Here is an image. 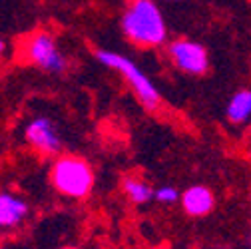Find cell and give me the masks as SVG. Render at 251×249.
Returning <instances> with one entry per match:
<instances>
[{
	"label": "cell",
	"mask_w": 251,
	"mask_h": 249,
	"mask_svg": "<svg viewBox=\"0 0 251 249\" xmlns=\"http://www.w3.org/2000/svg\"><path fill=\"white\" fill-rule=\"evenodd\" d=\"M168 54L174 62V66H177L181 72L185 74H205L207 66H209V58H207V50L192 40H176L168 46Z\"/></svg>",
	"instance_id": "cell-5"
},
{
	"label": "cell",
	"mask_w": 251,
	"mask_h": 249,
	"mask_svg": "<svg viewBox=\"0 0 251 249\" xmlns=\"http://www.w3.org/2000/svg\"><path fill=\"white\" fill-rule=\"evenodd\" d=\"M24 56L30 64H34L50 74H62L68 70L66 56L60 52L54 36L46 32V30H38V32L30 34L24 40Z\"/></svg>",
	"instance_id": "cell-4"
},
{
	"label": "cell",
	"mask_w": 251,
	"mask_h": 249,
	"mask_svg": "<svg viewBox=\"0 0 251 249\" xmlns=\"http://www.w3.org/2000/svg\"><path fill=\"white\" fill-rule=\"evenodd\" d=\"M50 179L54 188L62 194L74 199H82L92 192L94 174L88 162L76 155H62L52 166Z\"/></svg>",
	"instance_id": "cell-3"
},
{
	"label": "cell",
	"mask_w": 251,
	"mask_h": 249,
	"mask_svg": "<svg viewBox=\"0 0 251 249\" xmlns=\"http://www.w3.org/2000/svg\"><path fill=\"white\" fill-rule=\"evenodd\" d=\"M24 136H26V142L40 155H54L62 148V140H60L56 124L46 116H38L34 120H30L24 130Z\"/></svg>",
	"instance_id": "cell-6"
},
{
	"label": "cell",
	"mask_w": 251,
	"mask_h": 249,
	"mask_svg": "<svg viewBox=\"0 0 251 249\" xmlns=\"http://www.w3.org/2000/svg\"><path fill=\"white\" fill-rule=\"evenodd\" d=\"M28 211L30 207L20 196L8 194V192L0 194V227L6 229V227L20 225L26 220Z\"/></svg>",
	"instance_id": "cell-7"
},
{
	"label": "cell",
	"mask_w": 251,
	"mask_h": 249,
	"mask_svg": "<svg viewBox=\"0 0 251 249\" xmlns=\"http://www.w3.org/2000/svg\"><path fill=\"white\" fill-rule=\"evenodd\" d=\"M122 30L130 42L142 48H155L166 42L168 28L153 0H128L122 14Z\"/></svg>",
	"instance_id": "cell-1"
},
{
	"label": "cell",
	"mask_w": 251,
	"mask_h": 249,
	"mask_svg": "<svg viewBox=\"0 0 251 249\" xmlns=\"http://www.w3.org/2000/svg\"><path fill=\"white\" fill-rule=\"evenodd\" d=\"M96 58L104 66H108L124 76V80L132 86L134 94L144 104V108H148L151 112L160 108L162 96H160L158 88L153 86V82L144 74V70H140L130 58H126L118 52H110V50H96Z\"/></svg>",
	"instance_id": "cell-2"
},
{
	"label": "cell",
	"mask_w": 251,
	"mask_h": 249,
	"mask_svg": "<svg viewBox=\"0 0 251 249\" xmlns=\"http://www.w3.org/2000/svg\"><path fill=\"white\" fill-rule=\"evenodd\" d=\"M251 116V92L239 90L237 94L229 100L227 106V118L233 124H247Z\"/></svg>",
	"instance_id": "cell-9"
},
{
	"label": "cell",
	"mask_w": 251,
	"mask_h": 249,
	"mask_svg": "<svg viewBox=\"0 0 251 249\" xmlns=\"http://www.w3.org/2000/svg\"><path fill=\"white\" fill-rule=\"evenodd\" d=\"M4 50H6V44L0 40V58H2V54H4Z\"/></svg>",
	"instance_id": "cell-12"
},
{
	"label": "cell",
	"mask_w": 251,
	"mask_h": 249,
	"mask_svg": "<svg viewBox=\"0 0 251 249\" xmlns=\"http://www.w3.org/2000/svg\"><path fill=\"white\" fill-rule=\"evenodd\" d=\"M124 194L128 196L130 201L134 203H148L153 199V188L144 181V179H138V177H124Z\"/></svg>",
	"instance_id": "cell-10"
},
{
	"label": "cell",
	"mask_w": 251,
	"mask_h": 249,
	"mask_svg": "<svg viewBox=\"0 0 251 249\" xmlns=\"http://www.w3.org/2000/svg\"><path fill=\"white\" fill-rule=\"evenodd\" d=\"M179 199H181L185 213L194 215V217L207 215L213 209V194H211V190L203 188V185H194V188L185 190L179 196Z\"/></svg>",
	"instance_id": "cell-8"
},
{
	"label": "cell",
	"mask_w": 251,
	"mask_h": 249,
	"mask_svg": "<svg viewBox=\"0 0 251 249\" xmlns=\"http://www.w3.org/2000/svg\"><path fill=\"white\" fill-rule=\"evenodd\" d=\"M153 199H158L160 203H176L179 199V192L172 185H162L160 190H153Z\"/></svg>",
	"instance_id": "cell-11"
},
{
	"label": "cell",
	"mask_w": 251,
	"mask_h": 249,
	"mask_svg": "<svg viewBox=\"0 0 251 249\" xmlns=\"http://www.w3.org/2000/svg\"><path fill=\"white\" fill-rule=\"evenodd\" d=\"M66 249H74V247H66Z\"/></svg>",
	"instance_id": "cell-13"
}]
</instances>
